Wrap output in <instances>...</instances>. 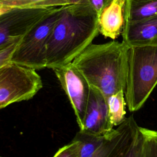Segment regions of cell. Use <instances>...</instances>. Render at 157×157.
Listing matches in <instances>:
<instances>
[{
  "label": "cell",
  "instance_id": "obj_1",
  "mask_svg": "<svg viewBox=\"0 0 157 157\" xmlns=\"http://www.w3.org/2000/svg\"><path fill=\"white\" fill-rule=\"evenodd\" d=\"M99 33L98 15L86 0L62 6L47 44V68L72 63Z\"/></svg>",
  "mask_w": 157,
  "mask_h": 157
},
{
  "label": "cell",
  "instance_id": "obj_2",
  "mask_svg": "<svg viewBox=\"0 0 157 157\" xmlns=\"http://www.w3.org/2000/svg\"><path fill=\"white\" fill-rule=\"evenodd\" d=\"M130 47L124 42L90 44L72 62L90 86L106 98L125 91Z\"/></svg>",
  "mask_w": 157,
  "mask_h": 157
},
{
  "label": "cell",
  "instance_id": "obj_3",
  "mask_svg": "<svg viewBox=\"0 0 157 157\" xmlns=\"http://www.w3.org/2000/svg\"><path fill=\"white\" fill-rule=\"evenodd\" d=\"M157 85V46L130 47L124 91L130 112L139 110Z\"/></svg>",
  "mask_w": 157,
  "mask_h": 157
},
{
  "label": "cell",
  "instance_id": "obj_4",
  "mask_svg": "<svg viewBox=\"0 0 157 157\" xmlns=\"http://www.w3.org/2000/svg\"><path fill=\"white\" fill-rule=\"evenodd\" d=\"M132 115L111 132L96 136L78 131L74 137L80 144V157H126L139 132Z\"/></svg>",
  "mask_w": 157,
  "mask_h": 157
},
{
  "label": "cell",
  "instance_id": "obj_5",
  "mask_svg": "<svg viewBox=\"0 0 157 157\" xmlns=\"http://www.w3.org/2000/svg\"><path fill=\"white\" fill-rule=\"evenodd\" d=\"M61 10L62 6L53 8L21 38L12 54L10 63L36 71L47 67V44Z\"/></svg>",
  "mask_w": 157,
  "mask_h": 157
},
{
  "label": "cell",
  "instance_id": "obj_6",
  "mask_svg": "<svg viewBox=\"0 0 157 157\" xmlns=\"http://www.w3.org/2000/svg\"><path fill=\"white\" fill-rule=\"evenodd\" d=\"M42 88L36 70L10 62L3 65L0 67V109L31 99Z\"/></svg>",
  "mask_w": 157,
  "mask_h": 157
},
{
  "label": "cell",
  "instance_id": "obj_7",
  "mask_svg": "<svg viewBox=\"0 0 157 157\" xmlns=\"http://www.w3.org/2000/svg\"><path fill=\"white\" fill-rule=\"evenodd\" d=\"M53 8H12L0 15V49L19 41Z\"/></svg>",
  "mask_w": 157,
  "mask_h": 157
},
{
  "label": "cell",
  "instance_id": "obj_8",
  "mask_svg": "<svg viewBox=\"0 0 157 157\" xmlns=\"http://www.w3.org/2000/svg\"><path fill=\"white\" fill-rule=\"evenodd\" d=\"M52 70L70 101L80 128L85 115L91 86L72 63L53 68Z\"/></svg>",
  "mask_w": 157,
  "mask_h": 157
},
{
  "label": "cell",
  "instance_id": "obj_9",
  "mask_svg": "<svg viewBox=\"0 0 157 157\" xmlns=\"http://www.w3.org/2000/svg\"><path fill=\"white\" fill-rule=\"evenodd\" d=\"M113 129L108 120L105 97L99 90L91 86L86 112L80 131L101 136L111 132Z\"/></svg>",
  "mask_w": 157,
  "mask_h": 157
},
{
  "label": "cell",
  "instance_id": "obj_10",
  "mask_svg": "<svg viewBox=\"0 0 157 157\" xmlns=\"http://www.w3.org/2000/svg\"><path fill=\"white\" fill-rule=\"evenodd\" d=\"M123 41L129 47L157 46V14L136 22L125 23Z\"/></svg>",
  "mask_w": 157,
  "mask_h": 157
},
{
  "label": "cell",
  "instance_id": "obj_11",
  "mask_svg": "<svg viewBox=\"0 0 157 157\" xmlns=\"http://www.w3.org/2000/svg\"><path fill=\"white\" fill-rule=\"evenodd\" d=\"M126 0H112L98 17L99 31L105 37L116 39L125 24L124 12Z\"/></svg>",
  "mask_w": 157,
  "mask_h": 157
},
{
  "label": "cell",
  "instance_id": "obj_12",
  "mask_svg": "<svg viewBox=\"0 0 157 157\" xmlns=\"http://www.w3.org/2000/svg\"><path fill=\"white\" fill-rule=\"evenodd\" d=\"M157 14V0H126L125 23L136 22Z\"/></svg>",
  "mask_w": 157,
  "mask_h": 157
},
{
  "label": "cell",
  "instance_id": "obj_13",
  "mask_svg": "<svg viewBox=\"0 0 157 157\" xmlns=\"http://www.w3.org/2000/svg\"><path fill=\"white\" fill-rule=\"evenodd\" d=\"M107 106V116L109 122L114 128L121 124L126 115V99L124 91L121 90L105 98Z\"/></svg>",
  "mask_w": 157,
  "mask_h": 157
},
{
  "label": "cell",
  "instance_id": "obj_14",
  "mask_svg": "<svg viewBox=\"0 0 157 157\" xmlns=\"http://www.w3.org/2000/svg\"><path fill=\"white\" fill-rule=\"evenodd\" d=\"M80 0H0V6L10 8H50L78 2Z\"/></svg>",
  "mask_w": 157,
  "mask_h": 157
},
{
  "label": "cell",
  "instance_id": "obj_15",
  "mask_svg": "<svg viewBox=\"0 0 157 157\" xmlns=\"http://www.w3.org/2000/svg\"><path fill=\"white\" fill-rule=\"evenodd\" d=\"M144 137L142 157H157V131L139 127Z\"/></svg>",
  "mask_w": 157,
  "mask_h": 157
},
{
  "label": "cell",
  "instance_id": "obj_16",
  "mask_svg": "<svg viewBox=\"0 0 157 157\" xmlns=\"http://www.w3.org/2000/svg\"><path fill=\"white\" fill-rule=\"evenodd\" d=\"M53 157H80V144L74 139L68 144L60 148Z\"/></svg>",
  "mask_w": 157,
  "mask_h": 157
},
{
  "label": "cell",
  "instance_id": "obj_17",
  "mask_svg": "<svg viewBox=\"0 0 157 157\" xmlns=\"http://www.w3.org/2000/svg\"><path fill=\"white\" fill-rule=\"evenodd\" d=\"M143 144L144 137L139 129L134 142L126 157H142Z\"/></svg>",
  "mask_w": 157,
  "mask_h": 157
},
{
  "label": "cell",
  "instance_id": "obj_18",
  "mask_svg": "<svg viewBox=\"0 0 157 157\" xmlns=\"http://www.w3.org/2000/svg\"><path fill=\"white\" fill-rule=\"evenodd\" d=\"M19 41L12 43L9 45L0 49V67L10 62L12 54L15 50Z\"/></svg>",
  "mask_w": 157,
  "mask_h": 157
},
{
  "label": "cell",
  "instance_id": "obj_19",
  "mask_svg": "<svg viewBox=\"0 0 157 157\" xmlns=\"http://www.w3.org/2000/svg\"><path fill=\"white\" fill-rule=\"evenodd\" d=\"M86 1L99 17L102 10L109 4L112 0H86Z\"/></svg>",
  "mask_w": 157,
  "mask_h": 157
},
{
  "label": "cell",
  "instance_id": "obj_20",
  "mask_svg": "<svg viewBox=\"0 0 157 157\" xmlns=\"http://www.w3.org/2000/svg\"><path fill=\"white\" fill-rule=\"evenodd\" d=\"M12 8L7 7H4V6H0V15L7 12L10 10H11Z\"/></svg>",
  "mask_w": 157,
  "mask_h": 157
},
{
  "label": "cell",
  "instance_id": "obj_21",
  "mask_svg": "<svg viewBox=\"0 0 157 157\" xmlns=\"http://www.w3.org/2000/svg\"><path fill=\"white\" fill-rule=\"evenodd\" d=\"M0 157H4V156H0Z\"/></svg>",
  "mask_w": 157,
  "mask_h": 157
}]
</instances>
